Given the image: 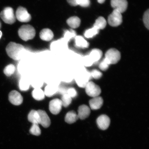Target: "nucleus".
I'll return each instance as SVG.
<instances>
[{
    "instance_id": "nucleus-1",
    "label": "nucleus",
    "mask_w": 149,
    "mask_h": 149,
    "mask_svg": "<svg viewBox=\"0 0 149 149\" xmlns=\"http://www.w3.org/2000/svg\"><path fill=\"white\" fill-rule=\"evenodd\" d=\"M25 50L24 46L22 45L13 42L9 43L6 48L7 55L15 61L21 58Z\"/></svg>"
},
{
    "instance_id": "nucleus-2",
    "label": "nucleus",
    "mask_w": 149,
    "mask_h": 149,
    "mask_svg": "<svg viewBox=\"0 0 149 149\" xmlns=\"http://www.w3.org/2000/svg\"><path fill=\"white\" fill-rule=\"evenodd\" d=\"M18 33L20 38L25 41L32 40L36 35L34 28L29 25L22 26L18 30Z\"/></svg>"
},
{
    "instance_id": "nucleus-3",
    "label": "nucleus",
    "mask_w": 149,
    "mask_h": 149,
    "mask_svg": "<svg viewBox=\"0 0 149 149\" xmlns=\"http://www.w3.org/2000/svg\"><path fill=\"white\" fill-rule=\"evenodd\" d=\"M0 17L7 24H13L16 20L13 9L10 7H6L0 13Z\"/></svg>"
},
{
    "instance_id": "nucleus-4",
    "label": "nucleus",
    "mask_w": 149,
    "mask_h": 149,
    "mask_svg": "<svg viewBox=\"0 0 149 149\" xmlns=\"http://www.w3.org/2000/svg\"><path fill=\"white\" fill-rule=\"evenodd\" d=\"M122 13L116 9H114L109 16L108 22L111 26L117 27L122 24Z\"/></svg>"
},
{
    "instance_id": "nucleus-5",
    "label": "nucleus",
    "mask_w": 149,
    "mask_h": 149,
    "mask_svg": "<svg viewBox=\"0 0 149 149\" xmlns=\"http://www.w3.org/2000/svg\"><path fill=\"white\" fill-rule=\"evenodd\" d=\"M85 88L87 95L91 97L99 96L101 93V89L100 87L93 81H89Z\"/></svg>"
},
{
    "instance_id": "nucleus-6",
    "label": "nucleus",
    "mask_w": 149,
    "mask_h": 149,
    "mask_svg": "<svg viewBox=\"0 0 149 149\" xmlns=\"http://www.w3.org/2000/svg\"><path fill=\"white\" fill-rule=\"evenodd\" d=\"M105 58L109 61L110 65L116 64L120 60V53L118 50L115 48H111L106 52Z\"/></svg>"
},
{
    "instance_id": "nucleus-7",
    "label": "nucleus",
    "mask_w": 149,
    "mask_h": 149,
    "mask_svg": "<svg viewBox=\"0 0 149 149\" xmlns=\"http://www.w3.org/2000/svg\"><path fill=\"white\" fill-rule=\"evenodd\" d=\"M16 17L20 22L27 23L31 19V16L26 9L23 7H18L16 11Z\"/></svg>"
},
{
    "instance_id": "nucleus-8",
    "label": "nucleus",
    "mask_w": 149,
    "mask_h": 149,
    "mask_svg": "<svg viewBox=\"0 0 149 149\" xmlns=\"http://www.w3.org/2000/svg\"><path fill=\"white\" fill-rule=\"evenodd\" d=\"M111 5L114 9L122 13L125 12L127 8L128 2L127 0H111Z\"/></svg>"
},
{
    "instance_id": "nucleus-9",
    "label": "nucleus",
    "mask_w": 149,
    "mask_h": 149,
    "mask_svg": "<svg viewBox=\"0 0 149 149\" xmlns=\"http://www.w3.org/2000/svg\"><path fill=\"white\" fill-rule=\"evenodd\" d=\"M62 102L59 99H55L51 100L49 104V110L52 114L57 115L60 112L62 109Z\"/></svg>"
},
{
    "instance_id": "nucleus-10",
    "label": "nucleus",
    "mask_w": 149,
    "mask_h": 149,
    "mask_svg": "<svg viewBox=\"0 0 149 149\" xmlns=\"http://www.w3.org/2000/svg\"><path fill=\"white\" fill-rule=\"evenodd\" d=\"M9 101L13 105H19L23 102V97L19 93L16 91H12L9 93Z\"/></svg>"
},
{
    "instance_id": "nucleus-11",
    "label": "nucleus",
    "mask_w": 149,
    "mask_h": 149,
    "mask_svg": "<svg viewBox=\"0 0 149 149\" xmlns=\"http://www.w3.org/2000/svg\"><path fill=\"white\" fill-rule=\"evenodd\" d=\"M97 126L100 129L102 130H107L110 124V119L107 115H102L97 118L96 120Z\"/></svg>"
},
{
    "instance_id": "nucleus-12",
    "label": "nucleus",
    "mask_w": 149,
    "mask_h": 149,
    "mask_svg": "<svg viewBox=\"0 0 149 149\" xmlns=\"http://www.w3.org/2000/svg\"><path fill=\"white\" fill-rule=\"evenodd\" d=\"M38 111L40 118V123L44 127H49L51 124V120L45 111L42 110H38Z\"/></svg>"
},
{
    "instance_id": "nucleus-13",
    "label": "nucleus",
    "mask_w": 149,
    "mask_h": 149,
    "mask_svg": "<svg viewBox=\"0 0 149 149\" xmlns=\"http://www.w3.org/2000/svg\"><path fill=\"white\" fill-rule=\"evenodd\" d=\"M78 116L79 119L81 120H85L89 116L91 113V109L86 105L80 106L78 109Z\"/></svg>"
},
{
    "instance_id": "nucleus-14",
    "label": "nucleus",
    "mask_w": 149,
    "mask_h": 149,
    "mask_svg": "<svg viewBox=\"0 0 149 149\" xmlns=\"http://www.w3.org/2000/svg\"><path fill=\"white\" fill-rule=\"evenodd\" d=\"M103 104V99L100 96L93 97L89 101V106L92 110H97L102 107Z\"/></svg>"
},
{
    "instance_id": "nucleus-15",
    "label": "nucleus",
    "mask_w": 149,
    "mask_h": 149,
    "mask_svg": "<svg viewBox=\"0 0 149 149\" xmlns=\"http://www.w3.org/2000/svg\"><path fill=\"white\" fill-rule=\"evenodd\" d=\"M54 34L51 29H45L42 30L40 33V37L43 40L49 41L54 37Z\"/></svg>"
},
{
    "instance_id": "nucleus-16",
    "label": "nucleus",
    "mask_w": 149,
    "mask_h": 149,
    "mask_svg": "<svg viewBox=\"0 0 149 149\" xmlns=\"http://www.w3.org/2000/svg\"><path fill=\"white\" fill-rule=\"evenodd\" d=\"M28 120L32 124H40V118L37 111L33 110L30 112L28 116Z\"/></svg>"
},
{
    "instance_id": "nucleus-17",
    "label": "nucleus",
    "mask_w": 149,
    "mask_h": 149,
    "mask_svg": "<svg viewBox=\"0 0 149 149\" xmlns=\"http://www.w3.org/2000/svg\"><path fill=\"white\" fill-rule=\"evenodd\" d=\"M92 59L93 63L97 62L101 59L102 55V52L100 49H93L88 55Z\"/></svg>"
},
{
    "instance_id": "nucleus-18",
    "label": "nucleus",
    "mask_w": 149,
    "mask_h": 149,
    "mask_svg": "<svg viewBox=\"0 0 149 149\" xmlns=\"http://www.w3.org/2000/svg\"><path fill=\"white\" fill-rule=\"evenodd\" d=\"M78 115L75 111H69L65 116V122L68 124H72L75 123L79 119Z\"/></svg>"
},
{
    "instance_id": "nucleus-19",
    "label": "nucleus",
    "mask_w": 149,
    "mask_h": 149,
    "mask_svg": "<svg viewBox=\"0 0 149 149\" xmlns=\"http://www.w3.org/2000/svg\"><path fill=\"white\" fill-rule=\"evenodd\" d=\"M81 23V19L77 16L72 17L67 20V23L68 25L73 29H76L79 27Z\"/></svg>"
},
{
    "instance_id": "nucleus-20",
    "label": "nucleus",
    "mask_w": 149,
    "mask_h": 149,
    "mask_svg": "<svg viewBox=\"0 0 149 149\" xmlns=\"http://www.w3.org/2000/svg\"><path fill=\"white\" fill-rule=\"evenodd\" d=\"M59 88L56 86L53 85H48L45 87L44 92L45 95L51 97L58 92Z\"/></svg>"
},
{
    "instance_id": "nucleus-21",
    "label": "nucleus",
    "mask_w": 149,
    "mask_h": 149,
    "mask_svg": "<svg viewBox=\"0 0 149 149\" xmlns=\"http://www.w3.org/2000/svg\"><path fill=\"white\" fill-rule=\"evenodd\" d=\"M76 46L78 47L87 48L89 46V43L85 40L84 37L81 36H78L75 38Z\"/></svg>"
},
{
    "instance_id": "nucleus-22",
    "label": "nucleus",
    "mask_w": 149,
    "mask_h": 149,
    "mask_svg": "<svg viewBox=\"0 0 149 149\" xmlns=\"http://www.w3.org/2000/svg\"><path fill=\"white\" fill-rule=\"evenodd\" d=\"M33 97L35 100H41L45 97L44 91L40 88H35L32 93Z\"/></svg>"
},
{
    "instance_id": "nucleus-23",
    "label": "nucleus",
    "mask_w": 149,
    "mask_h": 149,
    "mask_svg": "<svg viewBox=\"0 0 149 149\" xmlns=\"http://www.w3.org/2000/svg\"><path fill=\"white\" fill-rule=\"evenodd\" d=\"M107 22L105 19L102 17H100L96 20L94 27L100 30L104 29L107 26Z\"/></svg>"
},
{
    "instance_id": "nucleus-24",
    "label": "nucleus",
    "mask_w": 149,
    "mask_h": 149,
    "mask_svg": "<svg viewBox=\"0 0 149 149\" xmlns=\"http://www.w3.org/2000/svg\"><path fill=\"white\" fill-rule=\"evenodd\" d=\"M89 77L87 76H80L76 79V83L79 86L85 88L87 84L89 81Z\"/></svg>"
},
{
    "instance_id": "nucleus-25",
    "label": "nucleus",
    "mask_w": 149,
    "mask_h": 149,
    "mask_svg": "<svg viewBox=\"0 0 149 149\" xmlns=\"http://www.w3.org/2000/svg\"><path fill=\"white\" fill-rule=\"evenodd\" d=\"M99 30L93 26L91 29L87 30L84 33V36L87 38H92L93 37L98 34Z\"/></svg>"
},
{
    "instance_id": "nucleus-26",
    "label": "nucleus",
    "mask_w": 149,
    "mask_h": 149,
    "mask_svg": "<svg viewBox=\"0 0 149 149\" xmlns=\"http://www.w3.org/2000/svg\"><path fill=\"white\" fill-rule=\"evenodd\" d=\"M19 86L20 90L22 91H26L29 89L30 84L28 81L24 78H21L20 79L19 83Z\"/></svg>"
},
{
    "instance_id": "nucleus-27",
    "label": "nucleus",
    "mask_w": 149,
    "mask_h": 149,
    "mask_svg": "<svg viewBox=\"0 0 149 149\" xmlns=\"http://www.w3.org/2000/svg\"><path fill=\"white\" fill-rule=\"evenodd\" d=\"M16 68L14 65L9 64L5 67L3 72L6 75L10 76L14 73Z\"/></svg>"
},
{
    "instance_id": "nucleus-28",
    "label": "nucleus",
    "mask_w": 149,
    "mask_h": 149,
    "mask_svg": "<svg viewBox=\"0 0 149 149\" xmlns=\"http://www.w3.org/2000/svg\"><path fill=\"white\" fill-rule=\"evenodd\" d=\"M29 132L31 134L36 136L40 135L41 133V131L38 124H32Z\"/></svg>"
},
{
    "instance_id": "nucleus-29",
    "label": "nucleus",
    "mask_w": 149,
    "mask_h": 149,
    "mask_svg": "<svg viewBox=\"0 0 149 149\" xmlns=\"http://www.w3.org/2000/svg\"><path fill=\"white\" fill-rule=\"evenodd\" d=\"M61 100L63 107H68L71 103L72 98L68 94H66L63 95Z\"/></svg>"
},
{
    "instance_id": "nucleus-30",
    "label": "nucleus",
    "mask_w": 149,
    "mask_h": 149,
    "mask_svg": "<svg viewBox=\"0 0 149 149\" xmlns=\"http://www.w3.org/2000/svg\"><path fill=\"white\" fill-rule=\"evenodd\" d=\"M109 65H110V64L109 61L105 58L100 62L99 65V68L102 70L105 71L108 69Z\"/></svg>"
},
{
    "instance_id": "nucleus-31",
    "label": "nucleus",
    "mask_w": 149,
    "mask_h": 149,
    "mask_svg": "<svg viewBox=\"0 0 149 149\" xmlns=\"http://www.w3.org/2000/svg\"><path fill=\"white\" fill-rule=\"evenodd\" d=\"M143 22L145 26L149 29V10L148 9L144 13L143 18Z\"/></svg>"
},
{
    "instance_id": "nucleus-32",
    "label": "nucleus",
    "mask_w": 149,
    "mask_h": 149,
    "mask_svg": "<svg viewBox=\"0 0 149 149\" xmlns=\"http://www.w3.org/2000/svg\"><path fill=\"white\" fill-rule=\"evenodd\" d=\"M91 75L94 79H98L102 77V74L100 71L97 70H94L91 72Z\"/></svg>"
},
{
    "instance_id": "nucleus-33",
    "label": "nucleus",
    "mask_w": 149,
    "mask_h": 149,
    "mask_svg": "<svg viewBox=\"0 0 149 149\" xmlns=\"http://www.w3.org/2000/svg\"><path fill=\"white\" fill-rule=\"evenodd\" d=\"M78 5L83 7H87L90 5V1L89 0H77Z\"/></svg>"
},
{
    "instance_id": "nucleus-34",
    "label": "nucleus",
    "mask_w": 149,
    "mask_h": 149,
    "mask_svg": "<svg viewBox=\"0 0 149 149\" xmlns=\"http://www.w3.org/2000/svg\"><path fill=\"white\" fill-rule=\"evenodd\" d=\"M67 94L71 97L74 98L77 95V91L73 88H70L67 90Z\"/></svg>"
},
{
    "instance_id": "nucleus-35",
    "label": "nucleus",
    "mask_w": 149,
    "mask_h": 149,
    "mask_svg": "<svg viewBox=\"0 0 149 149\" xmlns=\"http://www.w3.org/2000/svg\"><path fill=\"white\" fill-rule=\"evenodd\" d=\"M84 61L86 66H91L94 63L88 55L85 57Z\"/></svg>"
},
{
    "instance_id": "nucleus-36",
    "label": "nucleus",
    "mask_w": 149,
    "mask_h": 149,
    "mask_svg": "<svg viewBox=\"0 0 149 149\" xmlns=\"http://www.w3.org/2000/svg\"><path fill=\"white\" fill-rule=\"evenodd\" d=\"M67 1L72 6H77V0H67Z\"/></svg>"
},
{
    "instance_id": "nucleus-37",
    "label": "nucleus",
    "mask_w": 149,
    "mask_h": 149,
    "mask_svg": "<svg viewBox=\"0 0 149 149\" xmlns=\"http://www.w3.org/2000/svg\"><path fill=\"white\" fill-rule=\"evenodd\" d=\"M98 2L100 3H103L105 1V0H97Z\"/></svg>"
},
{
    "instance_id": "nucleus-38",
    "label": "nucleus",
    "mask_w": 149,
    "mask_h": 149,
    "mask_svg": "<svg viewBox=\"0 0 149 149\" xmlns=\"http://www.w3.org/2000/svg\"><path fill=\"white\" fill-rule=\"evenodd\" d=\"M2 35V33L1 31H0V39L1 38Z\"/></svg>"
},
{
    "instance_id": "nucleus-39",
    "label": "nucleus",
    "mask_w": 149,
    "mask_h": 149,
    "mask_svg": "<svg viewBox=\"0 0 149 149\" xmlns=\"http://www.w3.org/2000/svg\"><path fill=\"white\" fill-rule=\"evenodd\" d=\"M1 22H0V29H1Z\"/></svg>"
}]
</instances>
